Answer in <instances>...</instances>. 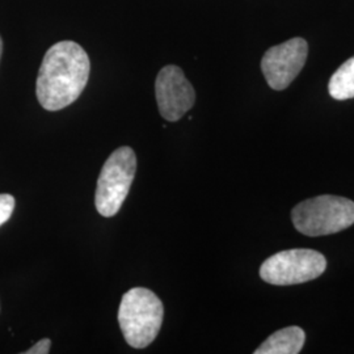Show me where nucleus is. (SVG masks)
<instances>
[{
	"label": "nucleus",
	"mask_w": 354,
	"mask_h": 354,
	"mask_svg": "<svg viewBox=\"0 0 354 354\" xmlns=\"http://www.w3.org/2000/svg\"><path fill=\"white\" fill-rule=\"evenodd\" d=\"M306 333L302 328L291 326L270 335L253 353L298 354L304 348Z\"/></svg>",
	"instance_id": "nucleus-8"
},
{
	"label": "nucleus",
	"mask_w": 354,
	"mask_h": 354,
	"mask_svg": "<svg viewBox=\"0 0 354 354\" xmlns=\"http://www.w3.org/2000/svg\"><path fill=\"white\" fill-rule=\"evenodd\" d=\"M50 339H42L37 344H35L30 349H28L24 354H48L50 352Z\"/></svg>",
	"instance_id": "nucleus-11"
},
{
	"label": "nucleus",
	"mask_w": 354,
	"mask_h": 354,
	"mask_svg": "<svg viewBox=\"0 0 354 354\" xmlns=\"http://www.w3.org/2000/svg\"><path fill=\"white\" fill-rule=\"evenodd\" d=\"M137 171V156L131 147H120L111 153L102 165L95 205L102 216L111 218L125 203Z\"/></svg>",
	"instance_id": "nucleus-4"
},
{
	"label": "nucleus",
	"mask_w": 354,
	"mask_h": 354,
	"mask_svg": "<svg viewBox=\"0 0 354 354\" xmlns=\"http://www.w3.org/2000/svg\"><path fill=\"white\" fill-rule=\"evenodd\" d=\"M291 221L306 236L337 234L354 225V203L349 198L323 194L304 200L291 210Z\"/></svg>",
	"instance_id": "nucleus-3"
},
{
	"label": "nucleus",
	"mask_w": 354,
	"mask_h": 354,
	"mask_svg": "<svg viewBox=\"0 0 354 354\" xmlns=\"http://www.w3.org/2000/svg\"><path fill=\"white\" fill-rule=\"evenodd\" d=\"M329 95L335 100H349L354 97V57L348 59L330 76Z\"/></svg>",
	"instance_id": "nucleus-9"
},
{
	"label": "nucleus",
	"mask_w": 354,
	"mask_h": 354,
	"mask_svg": "<svg viewBox=\"0 0 354 354\" xmlns=\"http://www.w3.org/2000/svg\"><path fill=\"white\" fill-rule=\"evenodd\" d=\"M326 269L324 254L314 250L295 248L266 259L260 268V277L270 285L289 286L317 279Z\"/></svg>",
	"instance_id": "nucleus-5"
},
{
	"label": "nucleus",
	"mask_w": 354,
	"mask_h": 354,
	"mask_svg": "<svg viewBox=\"0 0 354 354\" xmlns=\"http://www.w3.org/2000/svg\"><path fill=\"white\" fill-rule=\"evenodd\" d=\"M165 307L149 289L134 288L124 294L118 308V323L127 344L134 349L149 346L163 324Z\"/></svg>",
	"instance_id": "nucleus-2"
},
{
	"label": "nucleus",
	"mask_w": 354,
	"mask_h": 354,
	"mask_svg": "<svg viewBox=\"0 0 354 354\" xmlns=\"http://www.w3.org/2000/svg\"><path fill=\"white\" fill-rule=\"evenodd\" d=\"M15 197L11 194H0V226H3L15 210Z\"/></svg>",
	"instance_id": "nucleus-10"
},
{
	"label": "nucleus",
	"mask_w": 354,
	"mask_h": 354,
	"mask_svg": "<svg viewBox=\"0 0 354 354\" xmlns=\"http://www.w3.org/2000/svg\"><path fill=\"white\" fill-rule=\"evenodd\" d=\"M307 54L308 45L304 38H291L270 48L261 59V70L268 86L274 91L288 88L302 71Z\"/></svg>",
	"instance_id": "nucleus-6"
},
{
	"label": "nucleus",
	"mask_w": 354,
	"mask_h": 354,
	"mask_svg": "<svg viewBox=\"0 0 354 354\" xmlns=\"http://www.w3.org/2000/svg\"><path fill=\"white\" fill-rule=\"evenodd\" d=\"M1 53H3V41H1V37H0V58H1Z\"/></svg>",
	"instance_id": "nucleus-12"
},
{
	"label": "nucleus",
	"mask_w": 354,
	"mask_h": 354,
	"mask_svg": "<svg viewBox=\"0 0 354 354\" xmlns=\"http://www.w3.org/2000/svg\"><path fill=\"white\" fill-rule=\"evenodd\" d=\"M155 95L160 115L176 122L190 111L196 102V92L184 71L175 64L163 67L156 76Z\"/></svg>",
	"instance_id": "nucleus-7"
},
{
	"label": "nucleus",
	"mask_w": 354,
	"mask_h": 354,
	"mask_svg": "<svg viewBox=\"0 0 354 354\" xmlns=\"http://www.w3.org/2000/svg\"><path fill=\"white\" fill-rule=\"evenodd\" d=\"M91 64L86 50L74 41H61L46 51L38 71L36 95L49 112L75 102L88 82Z\"/></svg>",
	"instance_id": "nucleus-1"
}]
</instances>
